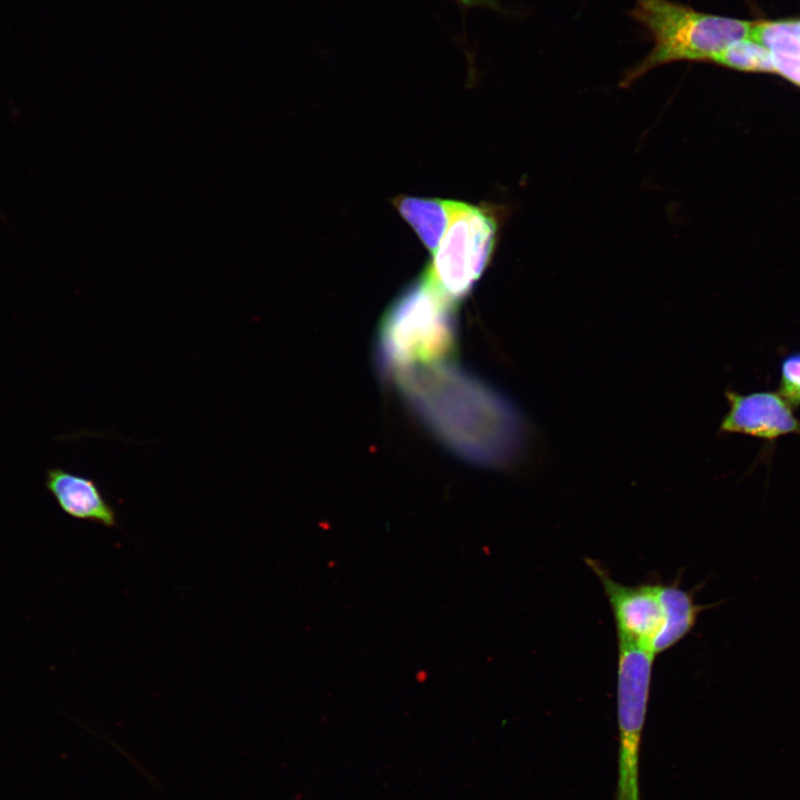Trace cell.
Returning a JSON list of instances; mask_svg holds the SVG:
<instances>
[{
	"label": "cell",
	"instance_id": "cell-1",
	"mask_svg": "<svg viewBox=\"0 0 800 800\" xmlns=\"http://www.w3.org/2000/svg\"><path fill=\"white\" fill-rule=\"evenodd\" d=\"M392 379L412 411L453 453L494 467L516 458L524 423L511 402L478 377L444 361Z\"/></svg>",
	"mask_w": 800,
	"mask_h": 800
},
{
	"label": "cell",
	"instance_id": "cell-2",
	"mask_svg": "<svg viewBox=\"0 0 800 800\" xmlns=\"http://www.w3.org/2000/svg\"><path fill=\"white\" fill-rule=\"evenodd\" d=\"M456 339L453 302L423 273L384 313L376 344L377 363L391 379L410 369L449 361Z\"/></svg>",
	"mask_w": 800,
	"mask_h": 800
},
{
	"label": "cell",
	"instance_id": "cell-3",
	"mask_svg": "<svg viewBox=\"0 0 800 800\" xmlns=\"http://www.w3.org/2000/svg\"><path fill=\"white\" fill-rule=\"evenodd\" d=\"M630 17L650 34L652 49L626 70L629 88L649 71L673 62L713 61L730 44L749 38L753 22L698 11L672 0H638Z\"/></svg>",
	"mask_w": 800,
	"mask_h": 800
},
{
	"label": "cell",
	"instance_id": "cell-4",
	"mask_svg": "<svg viewBox=\"0 0 800 800\" xmlns=\"http://www.w3.org/2000/svg\"><path fill=\"white\" fill-rule=\"evenodd\" d=\"M498 233L488 210L458 202L449 226L424 270L431 284L457 302L478 282L493 253Z\"/></svg>",
	"mask_w": 800,
	"mask_h": 800
},
{
	"label": "cell",
	"instance_id": "cell-5",
	"mask_svg": "<svg viewBox=\"0 0 800 800\" xmlns=\"http://www.w3.org/2000/svg\"><path fill=\"white\" fill-rule=\"evenodd\" d=\"M618 779L614 800H641L640 752L654 656L636 646L618 644Z\"/></svg>",
	"mask_w": 800,
	"mask_h": 800
},
{
	"label": "cell",
	"instance_id": "cell-6",
	"mask_svg": "<svg viewBox=\"0 0 800 800\" xmlns=\"http://www.w3.org/2000/svg\"><path fill=\"white\" fill-rule=\"evenodd\" d=\"M587 564L600 580L612 609L618 644L636 646L651 652L663 623L658 582L627 586L613 580L596 560L587 559Z\"/></svg>",
	"mask_w": 800,
	"mask_h": 800
},
{
	"label": "cell",
	"instance_id": "cell-7",
	"mask_svg": "<svg viewBox=\"0 0 800 800\" xmlns=\"http://www.w3.org/2000/svg\"><path fill=\"white\" fill-rule=\"evenodd\" d=\"M730 404L720 430L738 432L764 439H776L788 433H800V421L792 412L791 404L776 392L739 394L727 391Z\"/></svg>",
	"mask_w": 800,
	"mask_h": 800
},
{
	"label": "cell",
	"instance_id": "cell-8",
	"mask_svg": "<svg viewBox=\"0 0 800 800\" xmlns=\"http://www.w3.org/2000/svg\"><path fill=\"white\" fill-rule=\"evenodd\" d=\"M44 487L66 514L108 528L117 524L114 509L93 479L53 467L46 471Z\"/></svg>",
	"mask_w": 800,
	"mask_h": 800
},
{
	"label": "cell",
	"instance_id": "cell-9",
	"mask_svg": "<svg viewBox=\"0 0 800 800\" xmlns=\"http://www.w3.org/2000/svg\"><path fill=\"white\" fill-rule=\"evenodd\" d=\"M658 586L663 623L651 646L654 657L680 642L692 631L700 613L714 607L697 603L696 589L686 590L676 580L671 583L658 582Z\"/></svg>",
	"mask_w": 800,
	"mask_h": 800
},
{
	"label": "cell",
	"instance_id": "cell-10",
	"mask_svg": "<svg viewBox=\"0 0 800 800\" xmlns=\"http://www.w3.org/2000/svg\"><path fill=\"white\" fill-rule=\"evenodd\" d=\"M457 201L400 196L393 200L402 218L433 253L454 213Z\"/></svg>",
	"mask_w": 800,
	"mask_h": 800
},
{
	"label": "cell",
	"instance_id": "cell-11",
	"mask_svg": "<svg viewBox=\"0 0 800 800\" xmlns=\"http://www.w3.org/2000/svg\"><path fill=\"white\" fill-rule=\"evenodd\" d=\"M712 62L741 71L776 72L770 50L750 38L730 44Z\"/></svg>",
	"mask_w": 800,
	"mask_h": 800
},
{
	"label": "cell",
	"instance_id": "cell-12",
	"mask_svg": "<svg viewBox=\"0 0 800 800\" xmlns=\"http://www.w3.org/2000/svg\"><path fill=\"white\" fill-rule=\"evenodd\" d=\"M779 393L790 404L800 403V352L792 353L782 361Z\"/></svg>",
	"mask_w": 800,
	"mask_h": 800
},
{
	"label": "cell",
	"instance_id": "cell-13",
	"mask_svg": "<svg viewBox=\"0 0 800 800\" xmlns=\"http://www.w3.org/2000/svg\"><path fill=\"white\" fill-rule=\"evenodd\" d=\"M463 8L483 7L497 12L507 13V10L501 6L500 0H454Z\"/></svg>",
	"mask_w": 800,
	"mask_h": 800
},
{
	"label": "cell",
	"instance_id": "cell-14",
	"mask_svg": "<svg viewBox=\"0 0 800 800\" xmlns=\"http://www.w3.org/2000/svg\"><path fill=\"white\" fill-rule=\"evenodd\" d=\"M794 22H796V27H797V29H798V31H799V34H800V20H797V21H794Z\"/></svg>",
	"mask_w": 800,
	"mask_h": 800
}]
</instances>
